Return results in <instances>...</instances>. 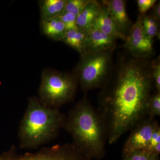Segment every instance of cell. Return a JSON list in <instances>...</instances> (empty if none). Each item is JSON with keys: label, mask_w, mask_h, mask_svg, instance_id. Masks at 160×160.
Returning a JSON list of instances; mask_svg holds the SVG:
<instances>
[{"label": "cell", "mask_w": 160, "mask_h": 160, "mask_svg": "<svg viewBox=\"0 0 160 160\" xmlns=\"http://www.w3.org/2000/svg\"><path fill=\"white\" fill-rule=\"evenodd\" d=\"M153 87L151 61L128 53L120 56L99 96L98 110L106 123L109 144L116 143L144 119Z\"/></svg>", "instance_id": "6da1fadb"}, {"label": "cell", "mask_w": 160, "mask_h": 160, "mask_svg": "<svg viewBox=\"0 0 160 160\" xmlns=\"http://www.w3.org/2000/svg\"><path fill=\"white\" fill-rule=\"evenodd\" d=\"M64 129L71 135L72 144L89 158L99 160L106 155V123L86 96L69 111Z\"/></svg>", "instance_id": "7a4b0ae2"}, {"label": "cell", "mask_w": 160, "mask_h": 160, "mask_svg": "<svg viewBox=\"0 0 160 160\" xmlns=\"http://www.w3.org/2000/svg\"><path fill=\"white\" fill-rule=\"evenodd\" d=\"M66 116L58 108L45 106L29 98L18 132L20 147L32 149L54 139L64 128Z\"/></svg>", "instance_id": "3957f363"}, {"label": "cell", "mask_w": 160, "mask_h": 160, "mask_svg": "<svg viewBox=\"0 0 160 160\" xmlns=\"http://www.w3.org/2000/svg\"><path fill=\"white\" fill-rule=\"evenodd\" d=\"M114 50L86 52L81 54L73 73L82 90L101 88L108 79L113 66Z\"/></svg>", "instance_id": "277c9868"}, {"label": "cell", "mask_w": 160, "mask_h": 160, "mask_svg": "<svg viewBox=\"0 0 160 160\" xmlns=\"http://www.w3.org/2000/svg\"><path fill=\"white\" fill-rule=\"evenodd\" d=\"M78 86L73 73L45 69L41 75L38 98L45 106L58 109L74 99Z\"/></svg>", "instance_id": "5b68a950"}, {"label": "cell", "mask_w": 160, "mask_h": 160, "mask_svg": "<svg viewBox=\"0 0 160 160\" xmlns=\"http://www.w3.org/2000/svg\"><path fill=\"white\" fill-rule=\"evenodd\" d=\"M0 160H98L89 158L71 144L45 147L35 152L18 153L15 146L4 152Z\"/></svg>", "instance_id": "8992f818"}, {"label": "cell", "mask_w": 160, "mask_h": 160, "mask_svg": "<svg viewBox=\"0 0 160 160\" xmlns=\"http://www.w3.org/2000/svg\"><path fill=\"white\" fill-rule=\"evenodd\" d=\"M142 15L138 17L126 37L123 48L127 53L138 58L149 59L154 52L153 40L146 35L142 24Z\"/></svg>", "instance_id": "52a82bcc"}, {"label": "cell", "mask_w": 160, "mask_h": 160, "mask_svg": "<svg viewBox=\"0 0 160 160\" xmlns=\"http://www.w3.org/2000/svg\"><path fill=\"white\" fill-rule=\"evenodd\" d=\"M154 118L143 119L132 129L122 148V157L137 150L146 149L153 131L158 126Z\"/></svg>", "instance_id": "ba28073f"}, {"label": "cell", "mask_w": 160, "mask_h": 160, "mask_svg": "<svg viewBox=\"0 0 160 160\" xmlns=\"http://www.w3.org/2000/svg\"><path fill=\"white\" fill-rule=\"evenodd\" d=\"M118 28L125 36L129 34L133 25L127 14L126 1L124 0H104L101 2Z\"/></svg>", "instance_id": "9c48e42d"}, {"label": "cell", "mask_w": 160, "mask_h": 160, "mask_svg": "<svg viewBox=\"0 0 160 160\" xmlns=\"http://www.w3.org/2000/svg\"><path fill=\"white\" fill-rule=\"evenodd\" d=\"M116 41L117 39L113 37L92 28L86 32L84 52L114 50Z\"/></svg>", "instance_id": "30bf717a"}, {"label": "cell", "mask_w": 160, "mask_h": 160, "mask_svg": "<svg viewBox=\"0 0 160 160\" xmlns=\"http://www.w3.org/2000/svg\"><path fill=\"white\" fill-rule=\"evenodd\" d=\"M102 9L101 2L89 0L84 9L77 17L78 29L87 32L93 27Z\"/></svg>", "instance_id": "8fae6325"}, {"label": "cell", "mask_w": 160, "mask_h": 160, "mask_svg": "<svg viewBox=\"0 0 160 160\" xmlns=\"http://www.w3.org/2000/svg\"><path fill=\"white\" fill-rule=\"evenodd\" d=\"M92 28L98 29L117 39L126 40V36L119 29L110 17L107 9L102 5V9L98 16L95 21Z\"/></svg>", "instance_id": "7c38bea8"}, {"label": "cell", "mask_w": 160, "mask_h": 160, "mask_svg": "<svg viewBox=\"0 0 160 160\" xmlns=\"http://www.w3.org/2000/svg\"><path fill=\"white\" fill-rule=\"evenodd\" d=\"M66 0L39 1L41 22L57 18L64 11Z\"/></svg>", "instance_id": "4fadbf2b"}, {"label": "cell", "mask_w": 160, "mask_h": 160, "mask_svg": "<svg viewBox=\"0 0 160 160\" xmlns=\"http://www.w3.org/2000/svg\"><path fill=\"white\" fill-rule=\"evenodd\" d=\"M43 34L55 41H63L67 30L58 18H55L41 22Z\"/></svg>", "instance_id": "5bb4252c"}, {"label": "cell", "mask_w": 160, "mask_h": 160, "mask_svg": "<svg viewBox=\"0 0 160 160\" xmlns=\"http://www.w3.org/2000/svg\"><path fill=\"white\" fill-rule=\"evenodd\" d=\"M86 35V32L78 29L68 30L62 42L81 54L85 51Z\"/></svg>", "instance_id": "9a60e30c"}, {"label": "cell", "mask_w": 160, "mask_h": 160, "mask_svg": "<svg viewBox=\"0 0 160 160\" xmlns=\"http://www.w3.org/2000/svg\"><path fill=\"white\" fill-rule=\"evenodd\" d=\"M142 24L143 30L147 36L153 40L156 37H159L158 21L149 15H142Z\"/></svg>", "instance_id": "2e32d148"}, {"label": "cell", "mask_w": 160, "mask_h": 160, "mask_svg": "<svg viewBox=\"0 0 160 160\" xmlns=\"http://www.w3.org/2000/svg\"><path fill=\"white\" fill-rule=\"evenodd\" d=\"M146 115L152 118L160 115V92H155L149 97L146 105Z\"/></svg>", "instance_id": "e0dca14e"}, {"label": "cell", "mask_w": 160, "mask_h": 160, "mask_svg": "<svg viewBox=\"0 0 160 160\" xmlns=\"http://www.w3.org/2000/svg\"><path fill=\"white\" fill-rule=\"evenodd\" d=\"M122 160H160L159 155L146 150H137L122 157Z\"/></svg>", "instance_id": "ac0fdd59"}, {"label": "cell", "mask_w": 160, "mask_h": 160, "mask_svg": "<svg viewBox=\"0 0 160 160\" xmlns=\"http://www.w3.org/2000/svg\"><path fill=\"white\" fill-rule=\"evenodd\" d=\"M89 0H66L64 12H71L77 17Z\"/></svg>", "instance_id": "d6986e66"}, {"label": "cell", "mask_w": 160, "mask_h": 160, "mask_svg": "<svg viewBox=\"0 0 160 160\" xmlns=\"http://www.w3.org/2000/svg\"><path fill=\"white\" fill-rule=\"evenodd\" d=\"M58 18L62 22L67 31L78 29L77 16L71 12H63Z\"/></svg>", "instance_id": "ffe728a7"}, {"label": "cell", "mask_w": 160, "mask_h": 160, "mask_svg": "<svg viewBox=\"0 0 160 160\" xmlns=\"http://www.w3.org/2000/svg\"><path fill=\"white\" fill-rule=\"evenodd\" d=\"M151 74L155 92H160V58L151 61Z\"/></svg>", "instance_id": "44dd1931"}, {"label": "cell", "mask_w": 160, "mask_h": 160, "mask_svg": "<svg viewBox=\"0 0 160 160\" xmlns=\"http://www.w3.org/2000/svg\"><path fill=\"white\" fill-rule=\"evenodd\" d=\"M146 150L156 154H160V127L159 125L153 131Z\"/></svg>", "instance_id": "7402d4cb"}, {"label": "cell", "mask_w": 160, "mask_h": 160, "mask_svg": "<svg viewBox=\"0 0 160 160\" xmlns=\"http://www.w3.org/2000/svg\"><path fill=\"white\" fill-rule=\"evenodd\" d=\"M158 1L156 0H138L137 1L138 8L140 14H146L149 9L153 7Z\"/></svg>", "instance_id": "603a6c76"}, {"label": "cell", "mask_w": 160, "mask_h": 160, "mask_svg": "<svg viewBox=\"0 0 160 160\" xmlns=\"http://www.w3.org/2000/svg\"><path fill=\"white\" fill-rule=\"evenodd\" d=\"M151 9V13L149 15L159 22L160 20V1L157 2Z\"/></svg>", "instance_id": "cb8c5ba5"}]
</instances>
